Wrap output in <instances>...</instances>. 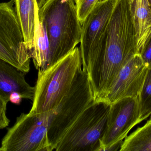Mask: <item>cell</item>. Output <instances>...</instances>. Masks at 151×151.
<instances>
[{"instance_id":"30bf717a","label":"cell","mask_w":151,"mask_h":151,"mask_svg":"<svg viewBox=\"0 0 151 151\" xmlns=\"http://www.w3.org/2000/svg\"><path fill=\"white\" fill-rule=\"evenodd\" d=\"M148 68L140 54L122 67L101 102L111 105L126 98H138Z\"/></svg>"},{"instance_id":"7c38bea8","label":"cell","mask_w":151,"mask_h":151,"mask_svg":"<svg viewBox=\"0 0 151 151\" xmlns=\"http://www.w3.org/2000/svg\"><path fill=\"white\" fill-rule=\"evenodd\" d=\"M15 9L20 24L25 45L28 52L34 41L36 26L39 20L36 0H14Z\"/></svg>"},{"instance_id":"603a6c76","label":"cell","mask_w":151,"mask_h":151,"mask_svg":"<svg viewBox=\"0 0 151 151\" xmlns=\"http://www.w3.org/2000/svg\"><path fill=\"white\" fill-rule=\"evenodd\" d=\"M0 151H1V148H0Z\"/></svg>"},{"instance_id":"5bb4252c","label":"cell","mask_w":151,"mask_h":151,"mask_svg":"<svg viewBox=\"0 0 151 151\" xmlns=\"http://www.w3.org/2000/svg\"><path fill=\"white\" fill-rule=\"evenodd\" d=\"M29 54L38 71H44L49 67V43L45 27L40 20L36 26L33 46Z\"/></svg>"},{"instance_id":"9c48e42d","label":"cell","mask_w":151,"mask_h":151,"mask_svg":"<svg viewBox=\"0 0 151 151\" xmlns=\"http://www.w3.org/2000/svg\"><path fill=\"white\" fill-rule=\"evenodd\" d=\"M117 0H99L82 24L81 51L82 65L96 50L105 34Z\"/></svg>"},{"instance_id":"8992f818","label":"cell","mask_w":151,"mask_h":151,"mask_svg":"<svg viewBox=\"0 0 151 151\" xmlns=\"http://www.w3.org/2000/svg\"><path fill=\"white\" fill-rule=\"evenodd\" d=\"M50 114L21 113L2 140L1 151H52L47 137Z\"/></svg>"},{"instance_id":"7a4b0ae2","label":"cell","mask_w":151,"mask_h":151,"mask_svg":"<svg viewBox=\"0 0 151 151\" xmlns=\"http://www.w3.org/2000/svg\"><path fill=\"white\" fill-rule=\"evenodd\" d=\"M39 17L49 43L50 67L80 43L82 25L75 0H46L39 8Z\"/></svg>"},{"instance_id":"2e32d148","label":"cell","mask_w":151,"mask_h":151,"mask_svg":"<svg viewBox=\"0 0 151 151\" xmlns=\"http://www.w3.org/2000/svg\"><path fill=\"white\" fill-rule=\"evenodd\" d=\"M138 98L141 122L151 115V69L147 70Z\"/></svg>"},{"instance_id":"277c9868","label":"cell","mask_w":151,"mask_h":151,"mask_svg":"<svg viewBox=\"0 0 151 151\" xmlns=\"http://www.w3.org/2000/svg\"><path fill=\"white\" fill-rule=\"evenodd\" d=\"M110 105L94 102L80 114L57 145L56 151H100Z\"/></svg>"},{"instance_id":"9a60e30c","label":"cell","mask_w":151,"mask_h":151,"mask_svg":"<svg viewBox=\"0 0 151 151\" xmlns=\"http://www.w3.org/2000/svg\"><path fill=\"white\" fill-rule=\"evenodd\" d=\"M120 151H151V121L127 136Z\"/></svg>"},{"instance_id":"6da1fadb","label":"cell","mask_w":151,"mask_h":151,"mask_svg":"<svg viewBox=\"0 0 151 151\" xmlns=\"http://www.w3.org/2000/svg\"><path fill=\"white\" fill-rule=\"evenodd\" d=\"M138 54L135 28L128 0H117L105 34L83 66L94 102H101L122 67Z\"/></svg>"},{"instance_id":"ba28073f","label":"cell","mask_w":151,"mask_h":151,"mask_svg":"<svg viewBox=\"0 0 151 151\" xmlns=\"http://www.w3.org/2000/svg\"><path fill=\"white\" fill-rule=\"evenodd\" d=\"M138 98H126L110 105L106 128L101 140L100 151H110L141 123Z\"/></svg>"},{"instance_id":"e0dca14e","label":"cell","mask_w":151,"mask_h":151,"mask_svg":"<svg viewBox=\"0 0 151 151\" xmlns=\"http://www.w3.org/2000/svg\"><path fill=\"white\" fill-rule=\"evenodd\" d=\"M99 0H75L79 20L82 24L86 17L95 8Z\"/></svg>"},{"instance_id":"d6986e66","label":"cell","mask_w":151,"mask_h":151,"mask_svg":"<svg viewBox=\"0 0 151 151\" xmlns=\"http://www.w3.org/2000/svg\"><path fill=\"white\" fill-rule=\"evenodd\" d=\"M8 103L0 96V129L7 127L9 124L10 120L7 115Z\"/></svg>"},{"instance_id":"44dd1931","label":"cell","mask_w":151,"mask_h":151,"mask_svg":"<svg viewBox=\"0 0 151 151\" xmlns=\"http://www.w3.org/2000/svg\"><path fill=\"white\" fill-rule=\"evenodd\" d=\"M148 1H149V3H150V5L151 7V0H148Z\"/></svg>"},{"instance_id":"4fadbf2b","label":"cell","mask_w":151,"mask_h":151,"mask_svg":"<svg viewBox=\"0 0 151 151\" xmlns=\"http://www.w3.org/2000/svg\"><path fill=\"white\" fill-rule=\"evenodd\" d=\"M135 28L138 54L151 36V7L148 0H128Z\"/></svg>"},{"instance_id":"52a82bcc","label":"cell","mask_w":151,"mask_h":151,"mask_svg":"<svg viewBox=\"0 0 151 151\" xmlns=\"http://www.w3.org/2000/svg\"><path fill=\"white\" fill-rule=\"evenodd\" d=\"M14 4V0L0 3V59L26 74L30 71L31 57Z\"/></svg>"},{"instance_id":"3957f363","label":"cell","mask_w":151,"mask_h":151,"mask_svg":"<svg viewBox=\"0 0 151 151\" xmlns=\"http://www.w3.org/2000/svg\"><path fill=\"white\" fill-rule=\"evenodd\" d=\"M82 68L80 48L71 52L43 71H38L30 115L54 110L73 84Z\"/></svg>"},{"instance_id":"8fae6325","label":"cell","mask_w":151,"mask_h":151,"mask_svg":"<svg viewBox=\"0 0 151 151\" xmlns=\"http://www.w3.org/2000/svg\"><path fill=\"white\" fill-rule=\"evenodd\" d=\"M35 87L26 81L25 74L0 59V96L7 102L15 94L23 99L33 101Z\"/></svg>"},{"instance_id":"ffe728a7","label":"cell","mask_w":151,"mask_h":151,"mask_svg":"<svg viewBox=\"0 0 151 151\" xmlns=\"http://www.w3.org/2000/svg\"><path fill=\"white\" fill-rule=\"evenodd\" d=\"M39 8H41L44 4L46 0H36Z\"/></svg>"},{"instance_id":"5b68a950","label":"cell","mask_w":151,"mask_h":151,"mask_svg":"<svg viewBox=\"0 0 151 151\" xmlns=\"http://www.w3.org/2000/svg\"><path fill=\"white\" fill-rule=\"evenodd\" d=\"M94 101L87 74L82 69L58 105L50 111L47 137L52 151L84 110Z\"/></svg>"},{"instance_id":"7402d4cb","label":"cell","mask_w":151,"mask_h":151,"mask_svg":"<svg viewBox=\"0 0 151 151\" xmlns=\"http://www.w3.org/2000/svg\"><path fill=\"white\" fill-rule=\"evenodd\" d=\"M149 121H151V117L150 118V120H149Z\"/></svg>"},{"instance_id":"ac0fdd59","label":"cell","mask_w":151,"mask_h":151,"mask_svg":"<svg viewBox=\"0 0 151 151\" xmlns=\"http://www.w3.org/2000/svg\"><path fill=\"white\" fill-rule=\"evenodd\" d=\"M145 64L151 69V36L139 53Z\"/></svg>"}]
</instances>
